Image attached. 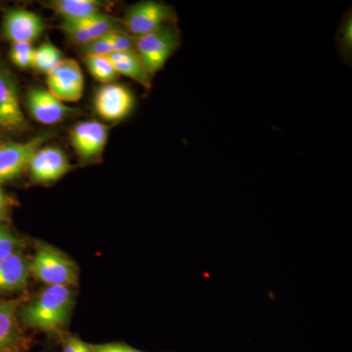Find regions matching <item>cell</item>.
I'll return each instance as SVG.
<instances>
[{
  "mask_svg": "<svg viewBox=\"0 0 352 352\" xmlns=\"http://www.w3.org/2000/svg\"><path fill=\"white\" fill-rule=\"evenodd\" d=\"M73 307V292L67 286H48L23 312L28 325L45 332L64 327Z\"/></svg>",
  "mask_w": 352,
  "mask_h": 352,
  "instance_id": "1",
  "label": "cell"
},
{
  "mask_svg": "<svg viewBox=\"0 0 352 352\" xmlns=\"http://www.w3.org/2000/svg\"><path fill=\"white\" fill-rule=\"evenodd\" d=\"M60 29L62 30L65 36L72 43L82 46L94 41L89 32H88L87 28L85 27L82 21L63 20L61 25H60Z\"/></svg>",
  "mask_w": 352,
  "mask_h": 352,
  "instance_id": "20",
  "label": "cell"
},
{
  "mask_svg": "<svg viewBox=\"0 0 352 352\" xmlns=\"http://www.w3.org/2000/svg\"><path fill=\"white\" fill-rule=\"evenodd\" d=\"M105 36L108 38L111 45H112L113 52L135 50V38L127 34L126 32H113Z\"/></svg>",
  "mask_w": 352,
  "mask_h": 352,
  "instance_id": "24",
  "label": "cell"
},
{
  "mask_svg": "<svg viewBox=\"0 0 352 352\" xmlns=\"http://www.w3.org/2000/svg\"><path fill=\"white\" fill-rule=\"evenodd\" d=\"M31 272V263L21 252L0 261V292H14L25 288Z\"/></svg>",
  "mask_w": 352,
  "mask_h": 352,
  "instance_id": "13",
  "label": "cell"
},
{
  "mask_svg": "<svg viewBox=\"0 0 352 352\" xmlns=\"http://www.w3.org/2000/svg\"><path fill=\"white\" fill-rule=\"evenodd\" d=\"M44 21L38 14L25 9H11L4 15L2 32L12 43H32L43 34Z\"/></svg>",
  "mask_w": 352,
  "mask_h": 352,
  "instance_id": "12",
  "label": "cell"
},
{
  "mask_svg": "<svg viewBox=\"0 0 352 352\" xmlns=\"http://www.w3.org/2000/svg\"><path fill=\"white\" fill-rule=\"evenodd\" d=\"M94 352H143L133 347L120 344H102V346H92Z\"/></svg>",
  "mask_w": 352,
  "mask_h": 352,
  "instance_id": "26",
  "label": "cell"
},
{
  "mask_svg": "<svg viewBox=\"0 0 352 352\" xmlns=\"http://www.w3.org/2000/svg\"><path fill=\"white\" fill-rule=\"evenodd\" d=\"M180 45L182 34L175 23L135 38V52L151 78L164 68Z\"/></svg>",
  "mask_w": 352,
  "mask_h": 352,
  "instance_id": "2",
  "label": "cell"
},
{
  "mask_svg": "<svg viewBox=\"0 0 352 352\" xmlns=\"http://www.w3.org/2000/svg\"><path fill=\"white\" fill-rule=\"evenodd\" d=\"M2 203H3V197H2L1 191H0V208H1Z\"/></svg>",
  "mask_w": 352,
  "mask_h": 352,
  "instance_id": "29",
  "label": "cell"
},
{
  "mask_svg": "<svg viewBox=\"0 0 352 352\" xmlns=\"http://www.w3.org/2000/svg\"><path fill=\"white\" fill-rule=\"evenodd\" d=\"M31 271L39 281L48 286L71 287L78 280L73 263L50 245H39L31 264Z\"/></svg>",
  "mask_w": 352,
  "mask_h": 352,
  "instance_id": "4",
  "label": "cell"
},
{
  "mask_svg": "<svg viewBox=\"0 0 352 352\" xmlns=\"http://www.w3.org/2000/svg\"><path fill=\"white\" fill-rule=\"evenodd\" d=\"M82 342L80 340L76 339V338H71V339L67 340L66 344H65L63 352H78Z\"/></svg>",
  "mask_w": 352,
  "mask_h": 352,
  "instance_id": "27",
  "label": "cell"
},
{
  "mask_svg": "<svg viewBox=\"0 0 352 352\" xmlns=\"http://www.w3.org/2000/svg\"><path fill=\"white\" fill-rule=\"evenodd\" d=\"M78 352H94V349H92L91 346H88V344H85V342H82L80 344V349H78Z\"/></svg>",
  "mask_w": 352,
  "mask_h": 352,
  "instance_id": "28",
  "label": "cell"
},
{
  "mask_svg": "<svg viewBox=\"0 0 352 352\" xmlns=\"http://www.w3.org/2000/svg\"><path fill=\"white\" fill-rule=\"evenodd\" d=\"M62 59L59 48L51 43H44L34 50L32 69L38 73L48 74Z\"/></svg>",
  "mask_w": 352,
  "mask_h": 352,
  "instance_id": "19",
  "label": "cell"
},
{
  "mask_svg": "<svg viewBox=\"0 0 352 352\" xmlns=\"http://www.w3.org/2000/svg\"><path fill=\"white\" fill-rule=\"evenodd\" d=\"M83 62L92 78L103 85L115 82L119 78V74L113 68L108 57L85 56Z\"/></svg>",
  "mask_w": 352,
  "mask_h": 352,
  "instance_id": "18",
  "label": "cell"
},
{
  "mask_svg": "<svg viewBox=\"0 0 352 352\" xmlns=\"http://www.w3.org/2000/svg\"><path fill=\"white\" fill-rule=\"evenodd\" d=\"M135 105L131 90L120 83L112 82L98 88L94 96L97 115L107 122H120L129 117Z\"/></svg>",
  "mask_w": 352,
  "mask_h": 352,
  "instance_id": "7",
  "label": "cell"
},
{
  "mask_svg": "<svg viewBox=\"0 0 352 352\" xmlns=\"http://www.w3.org/2000/svg\"><path fill=\"white\" fill-rule=\"evenodd\" d=\"M34 46L31 43H12L10 59L16 67L22 69L32 68L34 56Z\"/></svg>",
  "mask_w": 352,
  "mask_h": 352,
  "instance_id": "22",
  "label": "cell"
},
{
  "mask_svg": "<svg viewBox=\"0 0 352 352\" xmlns=\"http://www.w3.org/2000/svg\"><path fill=\"white\" fill-rule=\"evenodd\" d=\"M16 307L12 302H0V352L12 349L17 342Z\"/></svg>",
  "mask_w": 352,
  "mask_h": 352,
  "instance_id": "16",
  "label": "cell"
},
{
  "mask_svg": "<svg viewBox=\"0 0 352 352\" xmlns=\"http://www.w3.org/2000/svg\"><path fill=\"white\" fill-rule=\"evenodd\" d=\"M32 180L38 183H52L66 175L72 170L66 153L57 146H44L34 153L29 166Z\"/></svg>",
  "mask_w": 352,
  "mask_h": 352,
  "instance_id": "9",
  "label": "cell"
},
{
  "mask_svg": "<svg viewBox=\"0 0 352 352\" xmlns=\"http://www.w3.org/2000/svg\"><path fill=\"white\" fill-rule=\"evenodd\" d=\"M338 46L342 56L347 62L351 60L352 52V18L351 13H346L344 19L342 20L338 32Z\"/></svg>",
  "mask_w": 352,
  "mask_h": 352,
  "instance_id": "21",
  "label": "cell"
},
{
  "mask_svg": "<svg viewBox=\"0 0 352 352\" xmlns=\"http://www.w3.org/2000/svg\"><path fill=\"white\" fill-rule=\"evenodd\" d=\"M19 240L0 227V261L19 252Z\"/></svg>",
  "mask_w": 352,
  "mask_h": 352,
  "instance_id": "25",
  "label": "cell"
},
{
  "mask_svg": "<svg viewBox=\"0 0 352 352\" xmlns=\"http://www.w3.org/2000/svg\"><path fill=\"white\" fill-rule=\"evenodd\" d=\"M108 58L119 75L131 78L145 89H151L152 78L146 71L135 50L118 51L109 55Z\"/></svg>",
  "mask_w": 352,
  "mask_h": 352,
  "instance_id": "14",
  "label": "cell"
},
{
  "mask_svg": "<svg viewBox=\"0 0 352 352\" xmlns=\"http://www.w3.org/2000/svg\"><path fill=\"white\" fill-rule=\"evenodd\" d=\"M176 12L173 6L162 1H141L127 9L122 19L124 31L133 38L156 31L164 25L173 24Z\"/></svg>",
  "mask_w": 352,
  "mask_h": 352,
  "instance_id": "3",
  "label": "cell"
},
{
  "mask_svg": "<svg viewBox=\"0 0 352 352\" xmlns=\"http://www.w3.org/2000/svg\"><path fill=\"white\" fill-rule=\"evenodd\" d=\"M109 136V127L96 120L80 122L69 133L71 144L82 161H94L101 156Z\"/></svg>",
  "mask_w": 352,
  "mask_h": 352,
  "instance_id": "10",
  "label": "cell"
},
{
  "mask_svg": "<svg viewBox=\"0 0 352 352\" xmlns=\"http://www.w3.org/2000/svg\"><path fill=\"white\" fill-rule=\"evenodd\" d=\"M50 138V133H43L23 143L0 144V182L18 177L29 166L34 153Z\"/></svg>",
  "mask_w": 352,
  "mask_h": 352,
  "instance_id": "8",
  "label": "cell"
},
{
  "mask_svg": "<svg viewBox=\"0 0 352 352\" xmlns=\"http://www.w3.org/2000/svg\"><path fill=\"white\" fill-rule=\"evenodd\" d=\"M46 83L51 94L69 103L80 101L85 90L82 69L73 59H62L46 74Z\"/></svg>",
  "mask_w": 352,
  "mask_h": 352,
  "instance_id": "5",
  "label": "cell"
},
{
  "mask_svg": "<svg viewBox=\"0 0 352 352\" xmlns=\"http://www.w3.org/2000/svg\"><path fill=\"white\" fill-rule=\"evenodd\" d=\"M80 50H82V54L85 56L108 57L109 55L113 53L112 45L109 43L108 38L105 36L94 39V41L85 44V45H82Z\"/></svg>",
  "mask_w": 352,
  "mask_h": 352,
  "instance_id": "23",
  "label": "cell"
},
{
  "mask_svg": "<svg viewBox=\"0 0 352 352\" xmlns=\"http://www.w3.org/2000/svg\"><path fill=\"white\" fill-rule=\"evenodd\" d=\"M48 7L62 20H83L103 13L104 3L98 0H54Z\"/></svg>",
  "mask_w": 352,
  "mask_h": 352,
  "instance_id": "15",
  "label": "cell"
},
{
  "mask_svg": "<svg viewBox=\"0 0 352 352\" xmlns=\"http://www.w3.org/2000/svg\"><path fill=\"white\" fill-rule=\"evenodd\" d=\"M25 106L31 117L39 124L52 126L75 113L74 109L56 98L50 90L34 87L28 92Z\"/></svg>",
  "mask_w": 352,
  "mask_h": 352,
  "instance_id": "11",
  "label": "cell"
},
{
  "mask_svg": "<svg viewBox=\"0 0 352 352\" xmlns=\"http://www.w3.org/2000/svg\"><path fill=\"white\" fill-rule=\"evenodd\" d=\"M82 21L87 28L92 39L102 38L108 34L117 31H124L122 19L113 17L106 13H99ZM126 32V31H124Z\"/></svg>",
  "mask_w": 352,
  "mask_h": 352,
  "instance_id": "17",
  "label": "cell"
},
{
  "mask_svg": "<svg viewBox=\"0 0 352 352\" xmlns=\"http://www.w3.org/2000/svg\"><path fill=\"white\" fill-rule=\"evenodd\" d=\"M27 126L17 85L10 72L0 63V131L17 133Z\"/></svg>",
  "mask_w": 352,
  "mask_h": 352,
  "instance_id": "6",
  "label": "cell"
}]
</instances>
